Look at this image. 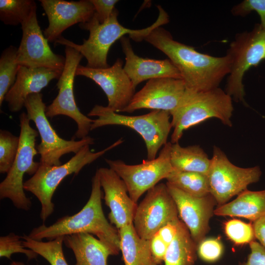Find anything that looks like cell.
I'll return each mask as SVG.
<instances>
[{
  "label": "cell",
  "instance_id": "18",
  "mask_svg": "<svg viewBox=\"0 0 265 265\" xmlns=\"http://www.w3.org/2000/svg\"><path fill=\"white\" fill-rule=\"evenodd\" d=\"M48 19L49 25L43 34L49 42H55L62 32L77 23L89 21L95 12L90 0L66 1L40 0Z\"/></svg>",
  "mask_w": 265,
  "mask_h": 265
},
{
  "label": "cell",
  "instance_id": "5",
  "mask_svg": "<svg viewBox=\"0 0 265 265\" xmlns=\"http://www.w3.org/2000/svg\"><path fill=\"white\" fill-rule=\"evenodd\" d=\"M123 142L121 138L105 148L92 152L90 145L82 147L66 163L60 165L48 166L41 164L36 172L24 183V188L35 195L41 206L40 216L43 221L54 212L52 202L53 194L58 185L67 176L74 173L77 175L85 165L96 160L109 150Z\"/></svg>",
  "mask_w": 265,
  "mask_h": 265
},
{
  "label": "cell",
  "instance_id": "11",
  "mask_svg": "<svg viewBox=\"0 0 265 265\" xmlns=\"http://www.w3.org/2000/svg\"><path fill=\"white\" fill-rule=\"evenodd\" d=\"M172 143L165 144L158 157L152 160H144L141 163L129 165L120 159H106L109 168L124 182L129 196L137 203L146 191L166 179L173 170L170 161Z\"/></svg>",
  "mask_w": 265,
  "mask_h": 265
},
{
  "label": "cell",
  "instance_id": "14",
  "mask_svg": "<svg viewBox=\"0 0 265 265\" xmlns=\"http://www.w3.org/2000/svg\"><path fill=\"white\" fill-rule=\"evenodd\" d=\"M21 26L22 37L17 56L19 65L30 68L43 67L63 71L65 57L51 50L39 25L36 10Z\"/></svg>",
  "mask_w": 265,
  "mask_h": 265
},
{
  "label": "cell",
  "instance_id": "35",
  "mask_svg": "<svg viewBox=\"0 0 265 265\" xmlns=\"http://www.w3.org/2000/svg\"><path fill=\"white\" fill-rule=\"evenodd\" d=\"M256 11L261 19L260 25L265 28V0H244L231 9L236 16L244 17L252 11Z\"/></svg>",
  "mask_w": 265,
  "mask_h": 265
},
{
  "label": "cell",
  "instance_id": "38",
  "mask_svg": "<svg viewBox=\"0 0 265 265\" xmlns=\"http://www.w3.org/2000/svg\"><path fill=\"white\" fill-rule=\"evenodd\" d=\"M250 253L245 262L239 265H265V248L257 241L249 243Z\"/></svg>",
  "mask_w": 265,
  "mask_h": 265
},
{
  "label": "cell",
  "instance_id": "32",
  "mask_svg": "<svg viewBox=\"0 0 265 265\" xmlns=\"http://www.w3.org/2000/svg\"><path fill=\"white\" fill-rule=\"evenodd\" d=\"M224 232L228 238L238 245L249 244L255 238L253 224L237 219L225 223Z\"/></svg>",
  "mask_w": 265,
  "mask_h": 265
},
{
  "label": "cell",
  "instance_id": "28",
  "mask_svg": "<svg viewBox=\"0 0 265 265\" xmlns=\"http://www.w3.org/2000/svg\"><path fill=\"white\" fill-rule=\"evenodd\" d=\"M64 236L44 242L32 239L27 235L22 236L26 248L31 249L46 260L51 265H68L63 251Z\"/></svg>",
  "mask_w": 265,
  "mask_h": 265
},
{
  "label": "cell",
  "instance_id": "21",
  "mask_svg": "<svg viewBox=\"0 0 265 265\" xmlns=\"http://www.w3.org/2000/svg\"><path fill=\"white\" fill-rule=\"evenodd\" d=\"M62 71L47 68H30L20 66L16 80L6 94L4 100L13 112L20 111L27 97L39 93L53 79H58Z\"/></svg>",
  "mask_w": 265,
  "mask_h": 265
},
{
  "label": "cell",
  "instance_id": "1",
  "mask_svg": "<svg viewBox=\"0 0 265 265\" xmlns=\"http://www.w3.org/2000/svg\"><path fill=\"white\" fill-rule=\"evenodd\" d=\"M144 40L167 56L179 71L188 89L205 91L218 87L230 72L231 61L228 55L215 57L198 52L174 40L161 26L151 31Z\"/></svg>",
  "mask_w": 265,
  "mask_h": 265
},
{
  "label": "cell",
  "instance_id": "19",
  "mask_svg": "<svg viewBox=\"0 0 265 265\" xmlns=\"http://www.w3.org/2000/svg\"><path fill=\"white\" fill-rule=\"evenodd\" d=\"M97 171L104 190L105 204L110 210L108 214L110 223L118 230L133 224L137 205L129 196L124 182L110 168L101 167Z\"/></svg>",
  "mask_w": 265,
  "mask_h": 265
},
{
  "label": "cell",
  "instance_id": "16",
  "mask_svg": "<svg viewBox=\"0 0 265 265\" xmlns=\"http://www.w3.org/2000/svg\"><path fill=\"white\" fill-rule=\"evenodd\" d=\"M123 65V61L120 58L106 68L94 69L79 65L76 76H84L93 80L106 94L108 100L107 106L119 112L129 104L135 94V88Z\"/></svg>",
  "mask_w": 265,
  "mask_h": 265
},
{
  "label": "cell",
  "instance_id": "7",
  "mask_svg": "<svg viewBox=\"0 0 265 265\" xmlns=\"http://www.w3.org/2000/svg\"><path fill=\"white\" fill-rule=\"evenodd\" d=\"M20 122L19 149L10 169L0 184V198L9 199L17 209L28 211L31 202L25 193L23 178L26 174L33 175L40 166V162L34 160L38 154L35 144L38 133L31 127L26 113L20 114Z\"/></svg>",
  "mask_w": 265,
  "mask_h": 265
},
{
  "label": "cell",
  "instance_id": "34",
  "mask_svg": "<svg viewBox=\"0 0 265 265\" xmlns=\"http://www.w3.org/2000/svg\"><path fill=\"white\" fill-rule=\"evenodd\" d=\"M223 252V246L218 238H205L197 244V254L201 260L206 262L217 261Z\"/></svg>",
  "mask_w": 265,
  "mask_h": 265
},
{
  "label": "cell",
  "instance_id": "17",
  "mask_svg": "<svg viewBox=\"0 0 265 265\" xmlns=\"http://www.w3.org/2000/svg\"><path fill=\"white\" fill-rule=\"evenodd\" d=\"M166 185L176 203L179 217L198 244L205 238L210 230V220L214 214V207L217 204L215 200L211 194L203 197H195L167 182Z\"/></svg>",
  "mask_w": 265,
  "mask_h": 265
},
{
  "label": "cell",
  "instance_id": "6",
  "mask_svg": "<svg viewBox=\"0 0 265 265\" xmlns=\"http://www.w3.org/2000/svg\"><path fill=\"white\" fill-rule=\"evenodd\" d=\"M87 115L98 117L93 120L91 130L106 125H121L134 130L145 141L148 160L156 158L159 149L168 142L172 128L170 114L163 110H154L144 115L128 116L118 114L107 106L96 105Z\"/></svg>",
  "mask_w": 265,
  "mask_h": 265
},
{
  "label": "cell",
  "instance_id": "2",
  "mask_svg": "<svg viewBox=\"0 0 265 265\" xmlns=\"http://www.w3.org/2000/svg\"><path fill=\"white\" fill-rule=\"evenodd\" d=\"M99 174L96 171L92 179L90 197L78 213L59 218L50 226L44 224L33 228L28 236L33 239L53 240L58 237L77 233H88L96 236L109 247L114 255L120 251L119 230L106 218L102 206V191Z\"/></svg>",
  "mask_w": 265,
  "mask_h": 265
},
{
  "label": "cell",
  "instance_id": "15",
  "mask_svg": "<svg viewBox=\"0 0 265 265\" xmlns=\"http://www.w3.org/2000/svg\"><path fill=\"white\" fill-rule=\"evenodd\" d=\"M186 89L181 79L165 78L150 80L119 112L131 113L146 108L165 111L171 115L182 104Z\"/></svg>",
  "mask_w": 265,
  "mask_h": 265
},
{
  "label": "cell",
  "instance_id": "26",
  "mask_svg": "<svg viewBox=\"0 0 265 265\" xmlns=\"http://www.w3.org/2000/svg\"><path fill=\"white\" fill-rule=\"evenodd\" d=\"M197 244L182 220L177 234L168 245L164 265H194L197 259Z\"/></svg>",
  "mask_w": 265,
  "mask_h": 265
},
{
  "label": "cell",
  "instance_id": "39",
  "mask_svg": "<svg viewBox=\"0 0 265 265\" xmlns=\"http://www.w3.org/2000/svg\"><path fill=\"white\" fill-rule=\"evenodd\" d=\"M180 220L178 218L167 223L162 226L157 233L168 245L172 242L177 234Z\"/></svg>",
  "mask_w": 265,
  "mask_h": 265
},
{
  "label": "cell",
  "instance_id": "13",
  "mask_svg": "<svg viewBox=\"0 0 265 265\" xmlns=\"http://www.w3.org/2000/svg\"><path fill=\"white\" fill-rule=\"evenodd\" d=\"M178 218L176 203L166 185L160 183L148 190L137 205L133 224L141 238L150 240L162 226Z\"/></svg>",
  "mask_w": 265,
  "mask_h": 265
},
{
  "label": "cell",
  "instance_id": "4",
  "mask_svg": "<svg viewBox=\"0 0 265 265\" xmlns=\"http://www.w3.org/2000/svg\"><path fill=\"white\" fill-rule=\"evenodd\" d=\"M233 110L232 98L219 87L205 91L187 89L182 104L171 114V143H178L185 131L211 118L231 127Z\"/></svg>",
  "mask_w": 265,
  "mask_h": 265
},
{
  "label": "cell",
  "instance_id": "8",
  "mask_svg": "<svg viewBox=\"0 0 265 265\" xmlns=\"http://www.w3.org/2000/svg\"><path fill=\"white\" fill-rule=\"evenodd\" d=\"M226 54L231 66L225 91L235 101L245 103L243 77L250 68L265 59V28L258 24L250 31L237 34Z\"/></svg>",
  "mask_w": 265,
  "mask_h": 265
},
{
  "label": "cell",
  "instance_id": "36",
  "mask_svg": "<svg viewBox=\"0 0 265 265\" xmlns=\"http://www.w3.org/2000/svg\"><path fill=\"white\" fill-rule=\"evenodd\" d=\"M95 9V14L100 24L104 23L115 9L117 0H90Z\"/></svg>",
  "mask_w": 265,
  "mask_h": 265
},
{
  "label": "cell",
  "instance_id": "12",
  "mask_svg": "<svg viewBox=\"0 0 265 265\" xmlns=\"http://www.w3.org/2000/svg\"><path fill=\"white\" fill-rule=\"evenodd\" d=\"M65 62L56 86L58 93L53 102L46 107L47 117L63 115L70 117L77 124L75 137L82 139L91 131L93 119L82 114L78 107L74 94V82L76 72L82 55L74 48L65 46Z\"/></svg>",
  "mask_w": 265,
  "mask_h": 265
},
{
  "label": "cell",
  "instance_id": "20",
  "mask_svg": "<svg viewBox=\"0 0 265 265\" xmlns=\"http://www.w3.org/2000/svg\"><path fill=\"white\" fill-rule=\"evenodd\" d=\"M120 41L125 55L123 69L135 88L146 80L165 78L182 80L179 71L169 59L157 60L140 57L134 53L129 37L124 36Z\"/></svg>",
  "mask_w": 265,
  "mask_h": 265
},
{
  "label": "cell",
  "instance_id": "37",
  "mask_svg": "<svg viewBox=\"0 0 265 265\" xmlns=\"http://www.w3.org/2000/svg\"><path fill=\"white\" fill-rule=\"evenodd\" d=\"M150 250L153 258L158 265L164 260L168 245L156 233L150 239Z\"/></svg>",
  "mask_w": 265,
  "mask_h": 265
},
{
  "label": "cell",
  "instance_id": "40",
  "mask_svg": "<svg viewBox=\"0 0 265 265\" xmlns=\"http://www.w3.org/2000/svg\"><path fill=\"white\" fill-rule=\"evenodd\" d=\"M253 226L255 238L265 248V215L253 221Z\"/></svg>",
  "mask_w": 265,
  "mask_h": 265
},
{
  "label": "cell",
  "instance_id": "30",
  "mask_svg": "<svg viewBox=\"0 0 265 265\" xmlns=\"http://www.w3.org/2000/svg\"><path fill=\"white\" fill-rule=\"evenodd\" d=\"M18 48L10 46L1 53L0 57V106L16 80L20 65L17 62Z\"/></svg>",
  "mask_w": 265,
  "mask_h": 265
},
{
  "label": "cell",
  "instance_id": "23",
  "mask_svg": "<svg viewBox=\"0 0 265 265\" xmlns=\"http://www.w3.org/2000/svg\"><path fill=\"white\" fill-rule=\"evenodd\" d=\"M214 214L242 217L253 222L265 215V190L246 189L235 200L218 206L215 209Z\"/></svg>",
  "mask_w": 265,
  "mask_h": 265
},
{
  "label": "cell",
  "instance_id": "31",
  "mask_svg": "<svg viewBox=\"0 0 265 265\" xmlns=\"http://www.w3.org/2000/svg\"><path fill=\"white\" fill-rule=\"evenodd\" d=\"M20 137L9 131H0V172L7 173L17 156Z\"/></svg>",
  "mask_w": 265,
  "mask_h": 265
},
{
  "label": "cell",
  "instance_id": "27",
  "mask_svg": "<svg viewBox=\"0 0 265 265\" xmlns=\"http://www.w3.org/2000/svg\"><path fill=\"white\" fill-rule=\"evenodd\" d=\"M166 179L167 183L190 195L200 197L210 194L206 175L173 169Z\"/></svg>",
  "mask_w": 265,
  "mask_h": 265
},
{
  "label": "cell",
  "instance_id": "25",
  "mask_svg": "<svg viewBox=\"0 0 265 265\" xmlns=\"http://www.w3.org/2000/svg\"><path fill=\"white\" fill-rule=\"evenodd\" d=\"M170 161L174 170L207 176L211 159L198 145L182 147L176 143H172Z\"/></svg>",
  "mask_w": 265,
  "mask_h": 265
},
{
  "label": "cell",
  "instance_id": "33",
  "mask_svg": "<svg viewBox=\"0 0 265 265\" xmlns=\"http://www.w3.org/2000/svg\"><path fill=\"white\" fill-rule=\"evenodd\" d=\"M22 237L10 233L0 237V257L11 260L12 254H24L28 260L36 259L38 254L31 249L26 248L23 243Z\"/></svg>",
  "mask_w": 265,
  "mask_h": 265
},
{
  "label": "cell",
  "instance_id": "41",
  "mask_svg": "<svg viewBox=\"0 0 265 265\" xmlns=\"http://www.w3.org/2000/svg\"><path fill=\"white\" fill-rule=\"evenodd\" d=\"M10 265H26L24 263L18 261H13L10 264Z\"/></svg>",
  "mask_w": 265,
  "mask_h": 265
},
{
  "label": "cell",
  "instance_id": "29",
  "mask_svg": "<svg viewBox=\"0 0 265 265\" xmlns=\"http://www.w3.org/2000/svg\"><path fill=\"white\" fill-rule=\"evenodd\" d=\"M35 10L33 0H0V19L6 25H21Z\"/></svg>",
  "mask_w": 265,
  "mask_h": 265
},
{
  "label": "cell",
  "instance_id": "24",
  "mask_svg": "<svg viewBox=\"0 0 265 265\" xmlns=\"http://www.w3.org/2000/svg\"><path fill=\"white\" fill-rule=\"evenodd\" d=\"M118 230L120 251L125 265H158L152 255L150 240L141 238L133 224L124 226Z\"/></svg>",
  "mask_w": 265,
  "mask_h": 265
},
{
  "label": "cell",
  "instance_id": "22",
  "mask_svg": "<svg viewBox=\"0 0 265 265\" xmlns=\"http://www.w3.org/2000/svg\"><path fill=\"white\" fill-rule=\"evenodd\" d=\"M64 242L75 257V265H107L108 257L114 255L111 250L88 233L64 236Z\"/></svg>",
  "mask_w": 265,
  "mask_h": 265
},
{
  "label": "cell",
  "instance_id": "9",
  "mask_svg": "<svg viewBox=\"0 0 265 265\" xmlns=\"http://www.w3.org/2000/svg\"><path fill=\"white\" fill-rule=\"evenodd\" d=\"M24 106L29 119L34 122L40 136L37 146L40 155V163L48 166L60 165V158L65 154L77 153L86 145L94 144L93 138L87 136L79 140H68L60 137L52 127L46 114V106L41 93L32 94L26 99Z\"/></svg>",
  "mask_w": 265,
  "mask_h": 265
},
{
  "label": "cell",
  "instance_id": "10",
  "mask_svg": "<svg viewBox=\"0 0 265 265\" xmlns=\"http://www.w3.org/2000/svg\"><path fill=\"white\" fill-rule=\"evenodd\" d=\"M261 174L258 166L242 168L233 164L219 148L214 146L207 177L210 194L218 206L228 203L249 185L258 182Z\"/></svg>",
  "mask_w": 265,
  "mask_h": 265
},
{
  "label": "cell",
  "instance_id": "3",
  "mask_svg": "<svg viewBox=\"0 0 265 265\" xmlns=\"http://www.w3.org/2000/svg\"><path fill=\"white\" fill-rule=\"evenodd\" d=\"M159 16L157 20L150 26L141 29H131L121 25L118 20L119 14L115 8L109 17L100 24L94 13L87 22L80 24L83 29L89 31L88 38L84 40L81 45L75 43L63 36L57 41V44L70 46L80 53L87 60L86 66L94 69L106 68L108 51L112 44L117 40L129 34V38L136 42L144 40L145 37L157 27L167 24L169 16L160 5L157 6Z\"/></svg>",
  "mask_w": 265,
  "mask_h": 265
}]
</instances>
